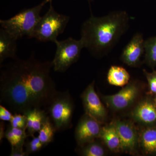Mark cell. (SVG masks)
<instances>
[{"mask_svg": "<svg viewBox=\"0 0 156 156\" xmlns=\"http://www.w3.org/2000/svg\"><path fill=\"white\" fill-rule=\"evenodd\" d=\"M144 41L142 34H135L122 52L121 56L122 61L129 66H138L144 53Z\"/></svg>", "mask_w": 156, "mask_h": 156, "instance_id": "30bf717a", "label": "cell"}, {"mask_svg": "<svg viewBox=\"0 0 156 156\" xmlns=\"http://www.w3.org/2000/svg\"><path fill=\"white\" fill-rule=\"evenodd\" d=\"M10 156H27L28 155L23 149V147H11Z\"/></svg>", "mask_w": 156, "mask_h": 156, "instance_id": "484cf974", "label": "cell"}, {"mask_svg": "<svg viewBox=\"0 0 156 156\" xmlns=\"http://www.w3.org/2000/svg\"><path fill=\"white\" fill-rule=\"evenodd\" d=\"M130 78L129 73L122 66H112L108 73L107 80L109 83L116 87L126 86L129 83Z\"/></svg>", "mask_w": 156, "mask_h": 156, "instance_id": "2e32d148", "label": "cell"}, {"mask_svg": "<svg viewBox=\"0 0 156 156\" xmlns=\"http://www.w3.org/2000/svg\"><path fill=\"white\" fill-rule=\"evenodd\" d=\"M144 73L147 79L151 93L156 94V71L152 73H148L144 70Z\"/></svg>", "mask_w": 156, "mask_h": 156, "instance_id": "cb8c5ba5", "label": "cell"}, {"mask_svg": "<svg viewBox=\"0 0 156 156\" xmlns=\"http://www.w3.org/2000/svg\"><path fill=\"white\" fill-rule=\"evenodd\" d=\"M85 114L101 124L105 119L106 111L95 92V82H92L81 95Z\"/></svg>", "mask_w": 156, "mask_h": 156, "instance_id": "52a82bcc", "label": "cell"}, {"mask_svg": "<svg viewBox=\"0 0 156 156\" xmlns=\"http://www.w3.org/2000/svg\"><path fill=\"white\" fill-rule=\"evenodd\" d=\"M135 119L148 125L156 123V105L149 100H145L139 103L133 112Z\"/></svg>", "mask_w": 156, "mask_h": 156, "instance_id": "7c38bea8", "label": "cell"}, {"mask_svg": "<svg viewBox=\"0 0 156 156\" xmlns=\"http://www.w3.org/2000/svg\"><path fill=\"white\" fill-rule=\"evenodd\" d=\"M154 102H155V103L156 105V96L155 98Z\"/></svg>", "mask_w": 156, "mask_h": 156, "instance_id": "f1b7e54d", "label": "cell"}, {"mask_svg": "<svg viewBox=\"0 0 156 156\" xmlns=\"http://www.w3.org/2000/svg\"><path fill=\"white\" fill-rule=\"evenodd\" d=\"M13 115L12 113L5 107L1 105H0V120L1 121L10 122Z\"/></svg>", "mask_w": 156, "mask_h": 156, "instance_id": "d4e9b609", "label": "cell"}, {"mask_svg": "<svg viewBox=\"0 0 156 156\" xmlns=\"http://www.w3.org/2000/svg\"><path fill=\"white\" fill-rule=\"evenodd\" d=\"M50 0H44L37 6L24 9L20 11L13 17L8 19L1 20L0 25L16 40L24 37L32 38L34 31L41 19V12L47 3Z\"/></svg>", "mask_w": 156, "mask_h": 156, "instance_id": "3957f363", "label": "cell"}, {"mask_svg": "<svg viewBox=\"0 0 156 156\" xmlns=\"http://www.w3.org/2000/svg\"><path fill=\"white\" fill-rule=\"evenodd\" d=\"M121 141V150L131 152L137 144V136L134 127L131 123L118 121L114 123Z\"/></svg>", "mask_w": 156, "mask_h": 156, "instance_id": "8fae6325", "label": "cell"}, {"mask_svg": "<svg viewBox=\"0 0 156 156\" xmlns=\"http://www.w3.org/2000/svg\"><path fill=\"white\" fill-rule=\"evenodd\" d=\"M138 92L136 84L130 83L116 94L104 96L102 98L108 106L116 110H121L131 105L136 98Z\"/></svg>", "mask_w": 156, "mask_h": 156, "instance_id": "9c48e42d", "label": "cell"}, {"mask_svg": "<svg viewBox=\"0 0 156 156\" xmlns=\"http://www.w3.org/2000/svg\"><path fill=\"white\" fill-rule=\"evenodd\" d=\"M145 62L151 67L156 66V36L144 41Z\"/></svg>", "mask_w": 156, "mask_h": 156, "instance_id": "ffe728a7", "label": "cell"}, {"mask_svg": "<svg viewBox=\"0 0 156 156\" xmlns=\"http://www.w3.org/2000/svg\"><path fill=\"white\" fill-rule=\"evenodd\" d=\"M141 146L148 154H156V128L149 127L143 131L140 137Z\"/></svg>", "mask_w": 156, "mask_h": 156, "instance_id": "ac0fdd59", "label": "cell"}, {"mask_svg": "<svg viewBox=\"0 0 156 156\" xmlns=\"http://www.w3.org/2000/svg\"><path fill=\"white\" fill-rule=\"evenodd\" d=\"M32 139L25 143V151L28 156L30 154L34 153L41 151L45 146L39 139L38 136H33Z\"/></svg>", "mask_w": 156, "mask_h": 156, "instance_id": "7402d4cb", "label": "cell"}, {"mask_svg": "<svg viewBox=\"0 0 156 156\" xmlns=\"http://www.w3.org/2000/svg\"><path fill=\"white\" fill-rule=\"evenodd\" d=\"M5 125L4 123V121H2L0 123V141L2 142L3 138L5 137V133L6 129H5Z\"/></svg>", "mask_w": 156, "mask_h": 156, "instance_id": "4316f807", "label": "cell"}, {"mask_svg": "<svg viewBox=\"0 0 156 156\" xmlns=\"http://www.w3.org/2000/svg\"><path fill=\"white\" fill-rule=\"evenodd\" d=\"M17 40L5 30L0 29V63L8 58H17Z\"/></svg>", "mask_w": 156, "mask_h": 156, "instance_id": "4fadbf2b", "label": "cell"}, {"mask_svg": "<svg viewBox=\"0 0 156 156\" xmlns=\"http://www.w3.org/2000/svg\"><path fill=\"white\" fill-rule=\"evenodd\" d=\"M27 119V132L28 136L33 137L38 132L48 116L47 112L41 108H34L24 114Z\"/></svg>", "mask_w": 156, "mask_h": 156, "instance_id": "5bb4252c", "label": "cell"}, {"mask_svg": "<svg viewBox=\"0 0 156 156\" xmlns=\"http://www.w3.org/2000/svg\"><path fill=\"white\" fill-rule=\"evenodd\" d=\"M101 123L85 114L81 118L75 129V137L79 147L98 138L101 127Z\"/></svg>", "mask_w": 156, "mask_h": 156, "instance_id": "ba28073f", "label": "cell"}, {"mask_svg": "<svg viewBox=\"0 0 156 156\" xmlns=\"http://www.w3.org/2000/svg\"><path fill=\"white\" fill-rule=\"evenodd\" d=\"M130 17L125 11H113L103 17L91 14L82 24L81 39L92 56L106 55L128 30Z\"/></svg>", "mask_w": 156, "mask_h": 156, "instance_id": "7a4b0ae2", "label": "cell"}, {"mask_svg": "<svg viewBox=\"0 0 156 156\" xmlns=\"http://www.w3.org/2000/svg\"><path fill=\"white\" fill-rule=\"evenodd\" d=\"M28 136L26 130L14 128L10 124L6 128L5 137L11 144V147H23Z\"/></svg>", "mask_w": 156, "mask_h": 156, "instance_id": "e0dca14e", "label": "cell"}, {"mask_svg": "<svg viewBox=\"0 0 156 156\" xmlns=\"http://www.w3.org/2000/svg\"><path fill=\"white\" fill-rule=\"evenodd\" d=\"M55 44L56 49L52 61L53 70L64 73L78 61L81 51L85 48L83 42L81 39L77 40L69 37L63 41L57 40Z\"/></svg>", "mask_w": 156, "mask_h": 156, "instance_id": "8992f818", "label": "cell"}, {"mask_svg": "<svg viewBox=\"0 0 156 156\" xmlns=\"http://www.w3.org/2000/svg\"><path fill=\"white\" fill-rule=\"evenodd\" d=\"M52 61L16 58L3 66L0 100L14 112L24 114L34 108H48L58 91L51 75Z\"/></svg>", "mask_w": 156, "mask_h": 156, "instance_id": "6da1fadb", "label": "cell"}, {"mask_svg": "<svg viewBox=\"0 0 156 156\" xmlns=\"http://www.w3.org/2000/svg\"><path fill=\"white\" fill-rule=\"evenodd\" d=\"M56 131V129L48 115L41 128L38 132L37 136L45 147L53 141Z\"/></svg>", "mask_w": 156, "mask_h": 156, "instance_id": "d6986e66", "label": "cell"}, {"mask_svg": "<svg viewBox=\"0 0 156 156\" xmlns=\"http://www.w3.org/2000/svg\"><path fill=\"white\" fill-rule=\"evenodd\" d=\"M50 2H52V0H50ZM87 1H89V2H92V0H87Z\"/></svg>", "mask_w": 156, "mask_h": 156, "instance_id": "83f0119b", "label": "cell"}, {"mask_svg": "<svg viewBox=\"0 0 156 156\" xmlns=\"http://www.w3.org/2000/svg\"><path fill=\"white\" fill-rule=\"evenodd\" d=\"M10 123L11 126L14 128L27 130V119L26 116L23 114L14 113Z\"/></svg>", "mask_w": 156, "mask_h": 156, "instance_id": "603a6c76", "label": "cell"}, {"mask_svg": "<svg viewBox=\"0 0 156 156\" xmlns=\"http://www.w3.org/2000/svg\"><path fill=\"white\" fill-rule=\"evenodd\" d=\"M78 150L81 155L84 156H103L105 154L104 148L95 140L80 147Z\"/></svg>", "mask_w": 156, "mask_h": 156, "instance_id": "44dd1931", "label": "cell"}, {"mask_svg": "<svg viewBox=\"0 0 156 156\" xmlns=\"http://www.w3.org/2000/svg\"><path fill=\"white\" fill-rule=\"evenodd\" d=\"M48 109V116L56 131L70 128L74 105L68 91L57 92Z\"/></svg>", "mask_w": 156, "mask_h": 156, "instance_id": "5b68a950", "label": "cell"}, {"mask_svg": "<svg viewBox=\"0 0 156 156\" xmlns=\"http://www.w3.org/2000/svg\"><path fill=\"white\" fill-rule=\"evenodd\" d=\"M99 137L111 150L121 149V141L114 124L101 127Z\"/></svg>", "mask_w": 156, "mask_h": 156, "instance_id": "9a60e30c", "label": "cell"}, {"mask_svg": "<svg viewBox=\"0 0 156 156\" xmlns=\"http://www.w3.org/2000/svg\"><path fill=\"white\" fill-rule=\"evenodd\" d=\"M48 12L41 17L34 31L32 38L41 42L55 43L57 37L63 33L69 20L67 15L59 14L55 11L50 2Z\"/></svg>", "mask_w": 156, "mask_h": 156, "instance_id": "277c9868", "label": "cell"}]
</instances>
